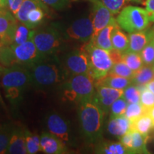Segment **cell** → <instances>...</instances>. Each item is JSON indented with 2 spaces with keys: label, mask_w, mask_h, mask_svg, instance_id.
Wrapping results in <instances>:
<instances>
[{
  "label": "cell",
  "mask_w": 154,
  "mask_h": 154,
  "mask_svg": "<svg viewBox=\"0 0 154 154\" xmlns=\"http://www.w3.org/2000/svg\"><path fill=\"white\" fill-rule=\"evenodd\" d=\"M106 113L94 99L79 104V121L81 131L88 143L96 144L103 136Z\"/></svg>",
  "instance_id": "1"
},
{
  "label": "cell",
  "mask_w": 154,
  "mask_h": 154,
  "mask_svg": "<svg viewBox=\"0 0 154 154\" xmlns=\"http://www.w3.org/2000/svg\"><path fill=\"white\" fill-rule=\"evenodd\" d=\"M31 84L36 88H52L64 82L67 72L56 56L44 58L29 67Z\"/></svg>",
  "instance_id": "2"
},
{
  "label": "cell",
  "mask_w": 154,
  "mask_h": 154,
  "mask_svg": "<svg viewBox=\"0 0 154 154\" xmlns=\"http://www.w3.org/2000/svg\"><path fill=\"white\" fill-rule=\"evenodd\" d=\"M1 84L6 98L13 106H17L31 84L29 71L27 67L19 65L6 68L1 76Z\"/></svg>",
  "instance_id": "3"
},
{
  "label": "cell",
  "mask_w": 154,
  "mask_h": 154,
  "mask_svg": "<svg viewBox=\"0 0 154 154\" xmlns=\"http://www.w3.org/2000/svg\"><path fill=\"white\" fill-rule=\"evenodd\" d=\"M63 99L79 103L92 99L96 91L95 80L90 74L72 75L62 86Z\"/></svg>",
  "instance_id": "4"
},
{
  "label": "cell",
  "mask_w": 154,
  "mask_h": 154,
  "mask_svg": "<svg viewBox=\"0 0 154 154\" xmlns=\"http://www.w3.org/2000/svg\"><path fill=\"white\" fill-rule=\"evenodd\" d=\"M120 28L128 33L145 30L149 26L150 20L146 9L136 6H126L116 17Z\"/></svg>",
  "instance_id": "5"
},
{
  "label": "cell",
  "mask_w": 154,
  "mask_h": 154,
  "mask_svg": "<svg viewBox=\"0 0 154 154\" xmlns=\"http://www.w3.org/2000/svg\"><path fill=\"white\" fill-rule=\"evenodd\" d=\"M84 48L89 57V74L95 82L106 76L113 65L109 51L97 47L91 41L86 43Z\"/></svg>",
  "instance_id": "6"
},
{
  "label": "cell",
  "mask_w": 154,
  "mask_h": 154,
  "mask_svg": "<svg viewBox=\"0 0 154 154\" xmlns=\"http://www.w3.org/2000/svg\"><path fill=\"white\" fill-rule=\"evenodd\" d=\"M33 41L44 58L54 56L61 47V36L57 29L49 27L35 32Z\"/></svg>",
  "instance_id": "7"
},
{
  "label": "cell",
  "mask_w": 154,
  "mask_h": 154,
  "mask_svg": "<svg viewBox=\"0 0 154 154\" xmlns=\"http://www.w3.org/2000/svg\"><path fill=\"white\" fill-rule=\"evenodd\" d=\"M10 46L16 65L29 67L44 59L38 52L33 39L21 44H11Z\"/></svg>",
  "instance_id": "8"
},
{
  "label": "cell",
  "mask_w": 154,
  "mask_h": 154,
  "mask_svg": "<svg viewBox=\"0 0 154 154\" xmlns=\"http://www.w3.org/2000/svg\"><path fill=\"white\" fill-rule=\"evenodd\" d=\"M64 69L71 74H89L90 60L84 47L68 53L64 59Z\"/></svg>",
  "instance_id": "9"
},
{
  "label": "cell",
  "mask_w": 154,
  "mask_h": 154,
  "mask_svg": "<svg viewBox=\"0 0 154 154\" xmlns=\"http://www.w3.org/2000/svg\"><path fill=\"white\" fill-rule=\"evenodd\" d=\"M91 6V18L93 23L94 34L95 37L100 31L116 20L113 14L100 0H88Z\"/></svg>",
  "instance_id": "10"
},
{
  "label": "cell",
  "mask_w": 154,
  "mask_h": 154,
  "mask_svg": "<svg viewBox=\"0 0 154 154\" xmlns=\"http://www.w3.org/2000/svg\"><path fill=\"white\" fill-rule=\"evenodd\" d=\"M93 34L94 26L91 17L76 19L65 31L66 38L85 44L91 39Z\"/></svg>",
  "instance_id": "11"
},
{
  "label": "cell",
  "mask_w": 154,
  "mask_h": 154,
  "mask_svg": "<svg viewBox=\"0 0 154 154\" xmlns=\"http://www.w3.org/2000/svg\"><path fill=\"white\" fill-rule=\"evenodd\" d=\"M46 125L48 131L65 143L71 140V131L69 123L61 115L57 113H51L46 119Z\"/></svg>",
  "instance_id": "12"
},
{
  "label": "cell",
  "mask_w": 154,
  "mask_h": 154,
  "mask_svg": "<svg viewBox=\"0 0 154 154\" xmlns=\"http://www.w3.org/2000/svg\"><path fill=\"white\" fill-rule=\"evenodd\" d=\"M18 20L7 8H0V44L11 45Z\"/></svg>",
  "instance_id": "13"
},
{
  "label": "cell",
  "mask_w": 154,
  "mask_h": 154,
  "mask_svg": "<svg viewBox=\"0 0 154 154\" xmlns=\"http://www.w3.org/2000/svg\"><path fill=\"white\" fill-rule=\"evenodd\" d=\"M123 89H116L109 86H96V91L93 99L95 101L105 113L110 111L111 105L116 100L122 97Z\"/></svg>",
  "instance_id": "14"
},
{
  "label": "cell",
  "mask_w": 154,
  "mask_h": 154,
  "mask_svg": "<svg viewBox=\"0 0 154 154\" xmlns=\"http://www.w3.org/2000/svg\"><path fill=\"white\" fill-rule=\"evenodd\" d=\"M41 151L47 154H63L67 152L66 143L49 131L40 136Z\"/></svg>",
  "instance_id": "15"
},
{
  "label": "cell",
  "mask_w": 154,
  "mask_h": 154,
  "mask_svg": "<svg viewBox=\"0 0 154 154\" xmlns=\"http://www.w3.org/2000/svg\"><path fill=\"white\" fill-rule=\"evenodd\" d=\"M7 153L26 154L27 153L25 140L24 128L20 126H14L11 132L10 140Z\"/></svg>",
  "instance_id": "16"
},
{
  "label": "cell",
  "mask_w": 154,
  "mask_h": 154,
  "mask_svg": "<svg viewBox=\"0 0 154 154\" xmlns=\"http://www.w3.org/2000/svg\"><path fill=\"white\" fill-rule=\"evenodd\" d=\"M107 131L112 136L120 138L131 131V121L124 115L109 118Z\"/></svg>",
  "instance_id": "17"
},
{
  "label": "cell",
  "mask_w": 154,
  "mask_h": 154,
  "mask_svg": "<svg viewBox=\"0 0 154 154\" xmlns=\"http://www.w3.org/2000/svg\"><path fill=\"white\" fill-rule=\"evenodd\" d=\"M128 36L129 40V47L128 51L140 53L149 41L151 37V31L150 29H146L140 32L128 33Z\"/></svg>",
  "instance_id": "18"
},
{
  "label": "cell",
  "mask_w": 154,
  "mask_h": 154,
  "mask_svg": "<svg viewBox=\"0 0 154 154\" xmlns=\"http://www.w3.org/2000/svg\"><path fill=\"white\" fill-rule=\"evenodd\" d=\"M131 131H136L140 134L154 138V120L148 113L131 121Z\"/></svg>",
  "instance_id": "19"
},
{
  "label": "cell",
  "mask_w": 154,
  "mask_h": 154,
  "mask_svg": "<svg viewBox=\"0 0 154 154\" xmlns=\"http://www.w3.org/2000/svg\"><path fill=\"white\" fill-rule=\"evenodd\" d=\"M117 23L116 19L111 24L103 28V29L100 31L95 37L92 38L90 41H91L96 46L99 47L101 49H103L107 51H111L113 49L112 44H111V32L116 25Z\"/></svg>",
  "instance_id": "20"
},
{
  "label": "cell",
  "mask_w": 154,
  "mask_h": 154,
  "mask_svg": "<svg viewBox=\"0 0 154 154\" xmlns=\"http://www.w3.org/2000/svg\"><path fill=\"white\" fill-rule=\"evenodd\" d=\"M131 84L132 81L130 79L111 74H108L103 78L95 82L96 86H105L113 88H116V89L123 90H124Z\"/></svg>",
  "instance_id": "21"
},
{
  "label": "cell",
  "mask_w": 154,
  "mask_h": 154,
  "mask_svg": "<svg viewBox=\"0 0 154 154\" xmlns=\"http://www.w3.org/2000/svg\"><path fill=\"white\" fill-rule=\"evenodd\" d=\"M95 153L101 154H127L128 150L119 142L99 141L96 143Z\"/></svg>",
  "instance_id": "22"
},
{
  "label": "cell",
  "mask_w": 154,
  "mask_h": 154,
  "mask_svg": "<svg viewBox=\"0 0 154 154\" xmlns=\"http://www.w3.org/2000/svg\"><path fill=\"white\" fill-rule=\"evenodd\" d=\"M111 37L113 49L118 50L122 53L128 51L129 47L128 36L120 29L119 24H117L113 29Z\"/></svg>",
  "instance_id": "23"
},
{
  "label": "cell",
  "mask_w": 154,
  "mask_h": 154,
  "mask_svg": "<svg viewBox=\"0 0 154 154\" xmlns=\"http://www.w3.org/2000/svg\"><path fill=\"white\" fill-rule=\"evenodd\" d=\"M47 5L42 0H24L20 8L15 14V17L19 22L24 25L27 24V15L32 9L36 7H46Z\"/></svg>",
  "instance_id": "24"
},
{
  "label": "cell",
  "mask_w": 154,
  "mask_h": 154,
  "mask_svg": "<svg viewBox=\"0 0 154 154\" xmlns=\"http://www.w3.org/2000/svg\"><path fill=\"white\" fill-rule=\"evenodd\" d=\"M35 32V30L29 29L26 25L18 21L14 35H13L11 44H21L33 39Z\"/></svg>",
  "instance_id": "25"
},
{
  "label": "cell",
  "mask_w": 154,
  "mask_h": 154,
  "mask_svg": "<svg viewBox=\"0 0 154 154\" xmlns=\"http://www.w3.org/2000/svg\"><path fill=\"white\" fill-rule=\"evenodd\" d=\"M132 134V153L137 154H149L150 152L147 149V142L149 140V137L145 135L140 134L136 131H131Z\"/></svg>",
  "instance_id": "26"
},
{
  "label": "cell",
  "mask_w": 154,
  "mask_h": 154,
  "mask_svg": "<svg viewBox=\"0 0 154 154\" xmlns=\"http://www.w3.org/2000/svg\"><path fill=\"white\" fill-rule=\"evenodd\" d=\"M154 79L153 66L143 65L137 72H135L132 78V84L136 86L146 85Z\"/></svg>",
  "instance_id": "27"
},
{
  "label": "cell",
  "mask_w": 154,
  "mask_h": 154,
  "mask_svg": "<svg viewBox=\"0 0 154 154\" xmlns=\"http://www.w3.org/2000/svg\"><path fill=\"white\" fill-rule=\"evenodd\" d=\"M123 61L134 72H137L144 65L140 53L127 51L123 54Z\"/></svg>",
  "instance_id": "28"
},
{
  "label": "cell",
  "mask_w": 154,
  "mask_h": 154,
  "mask_svg": "<svg viewBox=\"0 0 154 154\" xmlns=\"http://www.w3.org/2000/svg\"><path fill=\"white\" fill-rule=\"evenodd\" d=\"M46 7H36L32 9L27 15V24L26 26L32 29H34L43 22L46 15Z\"/></svg>",
  "instance_id": "29"
},
{
  "label": "cell",
  "mask_w": 154,
  "mask_h": 154,
  "mask_svg": "<svg viewBox=\"0 0 154 154\" xmlns=\"http://www.w3.org/2000/svg\"><path fill=\"white\" fill-rule=\"evenodd\" d=\"M151 37L149 42L145 46L143 50L140 51V54L143 59L144 65L154 66V34L153 29L150 28Z\"/></svg>",
  "instance_id": "30"
},
{
  "label": "cell",
  "mask_w": 154,
  "mask_h": 154,
  "mask_svg": "<svg viewBox=\"0 0 154 154\" xmlns=\"http://www.w3.org/2000/svg\"><path fill=\"white\" fill-rule=\"evenodd\" d=\"M25 140L28 154H34L41 151L40 145V136L37 134H33L27 128H24Z\"/></svg>",
  "instance_id": "31"
},
{
  "label": "cell",
  "mask_w": 154,
  "mask_h": 154,
  "mask_svg": "<svg viewBox=\"0 0 154 154\" xmlns=\"http://www.w3.org/2000/svg\"><path fill=\"white\" fill-rule=\"evenodd\" d=\"M13 128L14 126L9 123L0 125V154L7 153Z\"/></svg>",
  "instance_id": "32"
},
{
  "label": "cell",
  "mask_w": 154,
  "mask_h": 154,
  "mask_svg": "<svg viewBox=\"0 0 154 154\" xmlns=\"http://www.w3.org/2000/svg\"><path fill=\"white\" fill-rule=\"evenodd\" d=\"M113 15L119 14L127 4L129 2L141 3V0H100Z\"/></svg>",
  "instance_id": "33"
},
{
  "label": "cell",
  "mask_w": 154,
  "mask_h": 154,
  "mask_svg": "<svg viewBox=\"0 0 154 154\" xmlns=\"http://www.w3.org/2000/svg\"><path fill=\"white\" fill-rule=\"evenodd\" d=\"M140 91V103L146 109L154 107V94L146 88V85L137 86Z\"/></svg>",
  "instance_id": "34"
},
{
  "label": "cell",
  "mask_w": 154,
  "mask_h": 154,
  "mask_svg": "<svg viewBox=\"0 0 154 154\" xmlns=\"http://www.w3.org/2000/svg\"><path fill=\"white\" fill-rule=\"evenodd\" d=\"M145 113H146V109L140 103H128L124 116L131 121H133Z\"/></svg>",
  "instance_id": "35"
},
{
  "label": "cell",
  "mask_w": 154,
  "mask_h": 154,
  "mask_svg": "<svg viewBox=\"0 0 154 154\" xmlns=\"http://www.w3.org/2000/svg\"><path fill=\"white\" fill-rule=\"evenodd\" d=\"M109 74L117 75V76L132 79L135 72L127 66L124 61H121V62L114 63Z\"/></svg>",
  "instance_id": "36"
},
{
  "label": "cell",
  "mask_w": 154,
  "mask_h": 154,
  "mask_svg": "<svg viewBox=\"0 0 154 154\" xmlns=\"http://www.w3.org/2000/svg\"><path fill=\"white\" fill-rule=\"evenodd\" d=\"M128 104V103L123 96L116 100L113 103V104L111 105L110 111H110V117L109 118H114V117L124 115Z\"/></svg>",
  "instance_id": "37"
},
{
  "label": "cell",
  "mask_w": 154,
  "mask_h": 154,
  "mask_svg": "<svg viewBox=\"0 0 154 154\" xmlns=\"http://www.w3.org/2000/svg\"><path fill=\"white\" fill-rule=\"evenodd\" d=\"M140 94L138 86L131 84L124 89L123 97L128 103H140Z\"/></svg>",
  "instance_id": "38"
},
{
  "label": "cell",
  "mask_w": 154,
  "mask_h": 154,
  "mask_svg": "<svg viewBox=\"0 0 154 154\" xmlns=\"http://www.w3.org/2000/svg\"><path fill=\"white\" fill-rule=\"evenodd\" d=\"M42 1L47 6H49L56 10H62L68 7L72 0H42Z\"/></svg>",
  "instance_id": "39"
},
{
  "label": "cell",
  "mask_w": 154,
  "mask_h": 154,
  "mask_svg": "<svg viewBox=\"0 0 154 154\" xmlns=\"http://www.w3.org/2000/svg\"><path fill=\"white\" fill-rule=\"evenodd\" d=\"M119 140H120L121 143L128 150V151L130 152V153H131V145H132L131 131L129 132L126 133V134H124V136H121V137L119 138Z\"/></svg>",
  "instance_id": "40"
},
{
  "label": "cell",
  "mask_w": 154,
  "mask_h": 154,
  "mask_svg": "<svg viewBox=\"0 0 154 154\" xmlns=\"http://www.w3.org/2000/svg\"><path fill=\"white\" fill-rule=\"evenodd\" d=\"M24 0H7V7L14 16L20 8Z\"/></svg>",
  "instance_id": "41"
},
{
  "label": "cell",
  "mask_w": 154,
  "mask_h": 154,
  "mask_svg": "<svg viewBox=\"0 0 154 154\" xmlns=\"http://www.w3.org/2000/svg\"><path fill=\"white\" fill-rule=\"evenodd\" d=\"M144 5L149 14L150 22H154V0H146Z\"/></svg>",
  "instance_id": "42"
},
{
  "label": "cell",
  "mask_w": 154,
  "mask_h": 154,
  "mask_svg": "<svg viewBox=\"0 0 154 154\" xmlns=\"http://www.w3.org/2000/svg\"><path fill=\"white\" fill-rule=\"evenodd\" d=\"M109 54H110L111 59H112L113 64L123 61V54H124V53L121 52L118 50L112 49L111 51H109Z\"/></svg>",
  "instance_id": "43"
},
{
  "label": "cell",
  "mask_w": 154,
  "mask_h": 154,
  "mask_svg": "<svg viewBox=\"0 0 154 154\" xmlns=\"http://www.w3.org/2000/svg\"><path fill=\"white\" fill-rule=\"evenodd\" d=\"M146 88H149L150 91H152L154 94V79L151 80V82L148 83L147 84H146Z\"/></svg>",
  "instance_id": "44"
},
{
  "label": "cell",
  "mask_w": 154,
  "mask_h": 154,
  "mask_svg": "<svg viewBox=\"0 0 154 154\" xmlns=\"http://www.w3.org/2000/svg\"><path fill=\"white\" fill-rule=\"evenodd\" d=\"M146 113H148V114H149L154 120V107H152L151 109H148V110L146 111Z\"/></svg>",
  "instance_id": "45"
},
{
  "label": "cell",
  "mask_w": 154,
  "mask_h": 154,
  "mask_svg": "<svg viewBox=\"0 0 154 154\" xmlns=\"http://www.w3.org/2000/svg\"><path fill=\"white\" fill-rule=\"evenodd\" d=\"M7 0H0V7L1 8H7Z\"/></svg>",
  "instance_id": "46"
},
{
  "label": "cell",
  "mask_w": 154,
  "mask_h": 154,
  "mask_svg": "<svg viewBox=\"0 0 154 154\" xmlns=\"http://www.w3.org/2000/svg\"><path fill=\"white\" fill-rule=\"evenodd\" d=\"M2 44H0V51H1V48H2Z\"/></svg>",
  "instance_id": "47"
},
{
  "label": "cell",
  "mask_w": 154,
  "mask_h": 154,
  "mask_svg": "<svg viewBox=\"0 0 154 154\" xmlns=\"http://www.w3.org/2000/svg\"><path fill=\"white\" fill-rule=\"evenodd\" d=\"M152 29H153V34H154V25H153V27H152Z\"/></svg>",
  "instance_id": "48"
},
{
  "label": "cell",
  "mask_w": 154,
  "mask_h": 154,
  "mask_svg": "<svg viewBox=\"0 0 154 154\" xmlns=\"http://www.w3.org/2000/svg\"><path fill=\"white\" fill-rule=\"evenodd\" d=\"M72 1H76V0H72Z\"/></svg>",
  "instance_id": "49"
},
{
  "label": "cell",
  "mask_w": 154,
  "mask_h": 154,
  "mask_svg": "<svg viewBox=\"0 0 154 154\" xmlns=\"http://www.w3.org/2000/svg\"><path fill=\"white\" fill-rule=\"evenodd\" d=\"M153 72H154V66H153Z\"/></svg>",
  "instance_id": "50"
}]
</instances>
